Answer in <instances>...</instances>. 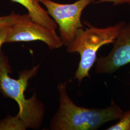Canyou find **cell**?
<instances>
[{
    "instance_id": "obj_7",
    "label": "cell",
    "mask_w": 130,
    "mask_h": 130,
    "mask_svg": "<svg viewBox=\"0 0 130 130\" xmlns=\"http://www.w3.org/2000/svg\"><path fill=\"white\" fill-rule=\"evenodd\" d=\"M23 5L27 10L31 19L47 28L56 29L57 24L40 5L39 0H11Z\"/></svg>"
},
{
    "instance_id": "obj_2",
    "label": "cell",
    "mask_w": 130,
    "mask_h": 130,
    "mask_svg": "<svg viewBox=\"0 0 130 130\" xmlns=\"http://www.w3.org/2000/svg\"><path fill=\"white\" fill-rule=\"evenodd\" d=\"M40 67L39 64L31 69L22 71L18 79H14L9 76L12 70L7 57L2 52L0 54V92L18 103L19 112L17 116L23 121L27 128L33 129H39L42 125L45 107L38 100L36 93L27 98L25 92L29 80L37 75Z\"/></svg>"
},
{
    "instance_id": "obj_12",
    "label": "cell",
    "mask_w": 130,
    "mask_h": 130,
    "mask_svg": "<svg viewBox=\"0 0 130 130\" xmlns=\"http://www.w3.org/2000/svg\"><path fill=\"white\" fill-rule=\"evenodd\" d=\"M130 0H96L94 4H99L105 3H112L114 6L123 5L124 4H128Z\"/></svg>"
},
{
    "instance_id": "obj_13",
    "label": "cell",
    "mask_w": 130,
    "mask_h": 130,
    "mask_svg": "<svg viewBox=\"0 0 130 130\" xmlns=\"http://www.w3.org/2000/svg\"><path fill=\"white\" fill-rule=\"evenodd\" d=\"M128 5H129V7H130V2H129V3H128Z\"/></svg>"
},
{
    "instance_id": "obj_5",
    "label": "cell",
    "mask_w": 130,
    "mask_h": 130,
    "mask_svg": "<svg viewBox=\"0 0 130 130\" xmlns=\"http://www.w3.org/2000/svg\"><path fill=\"white\" fill-rule=\"evenodd\" d=\"M37 41L45 43L50 50L63 46L56 29L47 28L33 21L28 14L21 15L19 21L11 27L6 43Z\"/></svg>"
},
{
    "instance_id": "obj_4",
    "label": "cell",
    "mask_w": 130,
    "mask_h": 130,
    "mask_svg": "<svg viewBox=\"0 0 130 130\" xmlns=\"http://www.w3.org/2000/svg\"><path fill=\"white\" fill-rule=\"evenodd\" d=\"M96 0H78L72 4H60L52 0H39L58 26L63 46L72 42L79 29L84 28L81 17L84 9Z\"/></svg>"
},
{
    "instance_id": "obj_1",
    "label": "cell",
    "mask_w": 130,
    "mask_h": 130,
    "mask_svg": "<svg viewBox=\"0 0 130 130\" xmlns=\"http://www.w3.org/2000/svg\"><path fill=\"white\" fill-rule=\"evenodd\" d=\"M68 82L59 83V106L52 118V130H96L108 122L118 121L124 111L112 101L109 107L103 108H87L75 104L67 92Z\"/></svg>"
},
{
    "instance_id": "obj_11",
    "label": "cell",
    "mask_w": 130,
    "mask_h": 130,
    "mask_svg": "<svg viewBox=\"0 0 130 130\" xmlns=\"http://www.w3.org/2000/svg\"><path fill=\"white\" fill-rule=\"evenodd\" d=\"M21 17V15L12 14L4 17H0V24H8L11 25L17 23Z\"/></svg>"
},
{
    "instance_id": "obj_10",
    "label": "cell",
    "mask_w": 130,
    "mask_h": 130,
    "mask_svg": "<svg viewBox=\"0 0 130 130\" xmlns=\"http://www.w3.org/2000/svg\"><path fill=\"white\" fill-rule=\"evenodd\" d=\"M12 26L8 24H0V54L2 52V46L6 43L8 34Z\"/></svg>"
},
{
    "instance_id": "obj_3",
    "label": "cell",
    "mask_w": 130,
    "mask_h": 130,
    "mask_svg": "<svg viewBox=\"0 0 130 130\" xmlns=\"http://www.w3.org/2000/svg\"><path fill=\"white\" fill-rule=\"evenodd\" d=\"M125 23L121 21L106 28H98L88 23L87 28L79 29L72 42L66 47L68 53H77L80 56L73 79H77L80 84L84 78H90V71L97 60L99 49L104 45L113 44Z\"/></svg>"
},
{
    "instance_id": "obj_8",
    "label": "cell",
    "mask_w": 130,
    "mask_h": 130,
    "mask_svg": "<svg viewBox=\"0 0 130 130\" xmlns=\"http://www.w3.org/2000/svg\"><path fill=\"white\" fill-rule=\"evenodd\" d=\"M27 127L19 117L7 116L0 121V130H25Z\"/></svg>"
},
{
    "instance_id": "obj_6",
    "label": "cell",
    "mask_w": 130,
    "mask_h": 130,
    "mask_svg": "<svg viewBox=\"0 0 130 130\" xmlns=\"http://www.w3.org/2000/svg\"><path fill=\"white\" fill-rule=\"evenodd\" d=\"M113 44L107 55L97 58L94 64L97 73L112 74L130 64V22L123 26Z\"/></svg>"
},
{
    "instance_id": "obj_9",
    "label": "cell",
    "mask_w": 130,
    "mask_h": 130,
    "mask_svg": "<svg viewBox=\"0 0 130 130\" xmlns=\"http://www.w3.org/2000/svg\"><path fill=\"white\" fill-rule=\"evenodd\" d=\"M116 124L108 127L106 130H130V110L124 112Z\"/></svg>"
}]
</instances>
